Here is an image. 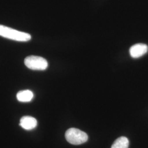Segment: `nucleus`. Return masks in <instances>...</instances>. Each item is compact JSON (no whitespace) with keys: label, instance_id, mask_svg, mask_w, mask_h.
I'll use <instances>...</instances> for the list:
<instances>
[{"label":"nucleus","instance_id":"20e7f679","mask_svg":"<svg viewBox=\"0 0 148 148\" xmlns=\"http://www.w3.org/2000/svg\"><path fill=\"white\" fill-rule=\"evenodd\" d=\"M148 46L144 43H137L132 46L130 49V53L133 58H138L147 53Z\"/></svg>","mask_w":148,"mask_h":148},{"label":"nucleus","instance_id":"423d86ee","mask_svg":"<svg viewBox=\"0 0 148 148\" xmlns=\"http://www.w3.org/2000/svg\"><path fill=\"white\" fill-rule=\"evenodd\" d=\"M34 98V93L30 90H23L19 91L16 94L18 101L21 102H29Z\"/></svg>","mask_w":148,"mask_h":148},{"label":"nucleus","instance_id":"f03ea898","mask_svg":"<svg viewBox=\"0 0 148 148\" xmlns=\"http://www.w3.org/2000/svg\"><path fill=\"white\" fill-rule=\"evenodd\" d=\"M66 140L73 145H79L86 143L88 140V135L77 128H71L68 129L65 134Z\"/></svg>","mask_w":148,"mask_h":148},{"label":"nucleus","instance_id":"0eeeda50","mask_svg":"<svg viewBox=\"0 0 148 148\" xmlns=\"http://www.w3.org/2000/svg\"><path fill=\"white\" fill-rule=\"evenodd\" d=\"M129 146V140L125 137L118 138L112 144L111 148H128Z\"/></svg>","mask_w":148,"mask_h":148},{"label":"nucleus","instance_id":"f257e3e1","mask_svg":"<svg viewBox=\"0 0 148 148\" xmlns=\"http://www.w3.org/2000/svg\"><path fill=\"white\" fill-rule=\"evenodd\" d=\"M0 36L19 42H27L32 38L31 35L27 33L19 32L2 25H0Z\"/></svg>","mask_w":148,"mask_h":148},{"label":"nucleus","instance_id":"7ed1b4c3","mask_svg":"<svg viewBox=\"0 0 148 148\" xmlns=\"http://www.w3.org/2000/svg\"><path fill=\"white\" fill-rule=\"evenodd\" d=\"M24 63L29 69L34 70H45L47 68V61L38 56H30L24 60Z\"/></svg>","mask_w":148,"mask_h":148},{"label":"nucleus","instance_id":"39448f33","mask_svg":"<svg viewBox=\"0 0 148 148\" xmlns=\"http://www.w3.org/2000/svg\"><path fill=\"white\" fill-rule=\"evenodd\" d=\"M37 121L34 117L29 116L22 117L19 122V125L25 130H32L37 126Z\"/></svg>","mask_w":148,"mask_h":148}]
</instances>
